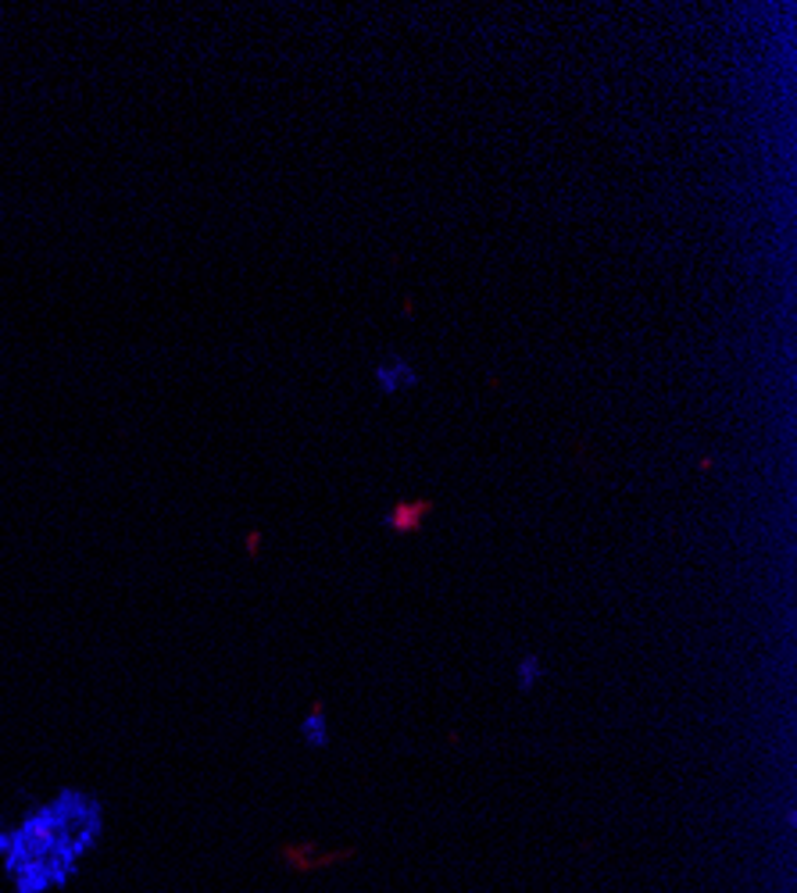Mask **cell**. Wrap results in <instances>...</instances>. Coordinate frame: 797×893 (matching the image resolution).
<instances>
[{"instance_id":"obj_1","label":"cell","mask_w":797,"mask_h":893,"mask_svg":"<svg viewBox=\"0 0 797 893\" xmlns=\"http://www.w3.org/2000/svg\"><path fill=\"white\" fill-rule=\"evenodd\" d=\"M104 840L97 794L64 786L19 819L0 822V872L11 893H58L83 872Z\"/></svg>"},{"instance_id":"obj_2","label":"cell","mask_w":797,"mask_h":893,"mask_svg":"<svg viewBox=\"0 0 797 893\" xmlns=\"http://www.w3.org/2000/svg\"><path fill=\"white\" fill-rule=\"evenodd\" d=\"M358 850L355 847H333V850H322L319 844H286L283 847V861L290 865L294 872H325V869H336V865H344L355 858Z\"/></svg>"},{"instance_id":"obj_3","label":"cell","mask_w":797,"mask_h":893,"mask_svg":"<svg viewBox=\"0 0 797 893\" xmlns=\"http://www.w3.org/2000/svg\"><path fill=\"white\" fill-rule=\"evenodd\" d=\"M429 515H433V501H429V497H415V501H397L383 515V525L397 536H412L423 529Z\"/></svg>"},{"instance_id":"obj_4","label":"cell","mask_w":797,"mask_h":893,"mask_svg":"<svg viewBox=\"0 0 797 893\" xmlns=\"http://www.w3.org/2000/svg\"><path fill=\"white\" fill-rule=\"evenodd\" d=\"M415 383H419V372H415L404 358H386L376 365L379 393H401V390H412Z\"/></svg>"},{"instance_id":"obj_5","label":"cell","mask_w":797,"mask_h":893,"mask_svg":"<svg viewBox=\"0 0 797 893\" xmlns=\"http://www.w3.org/2000/svg\"><path fill=\"white\" fill-rule=\"evenodd\" d=\"M300 737L311 747V751H325L330 747V722H325V704L316 701L308 707L305 722H300Z\"/></svg>"},{"instance_id":"obj_6","label":"cell","mask_w":797,"mask_h":893,"mask_svg":"<svg viewBox=\"0 0 797 893\" xmlns=\"http://www.w3.org/2000/svg\"><path fill=\"white\" fill-rule=\"evenodd\" d=\"M540 676H544L540 658H537V654H526V658L519 662V672H515L519 687H522V690H533V687H537V679H540Z\"/></svg>"}]
</instances>
